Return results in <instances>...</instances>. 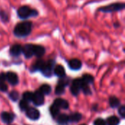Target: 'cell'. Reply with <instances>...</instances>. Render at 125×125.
I'll use <instances>...</instances> for the list:
<instances>
[{"mask_svg":"<svg viewBox=\"0 0 125 125\" xmlns=\"http://www.w3.org/2000/svg\"><path fill=\"white\" fill-rule=\"evenodd\" d=\"M22 53L26 58L31 57L33 54V45L31 44H26L22 48Z\"/></svg>","mask_w":125,"mask_h":125,"instance_id":"7","label":"cell"},{"mask_svg":"<svg viewBox=\"0 0 125 125\" xmlns=\"http://www.w3.org/2000/svg\"><path fill=\"white\" fill-rule=\"evenodd\" d=\"M94 125H106L105 122L102 119H97L95 120V122H94Z\"/></svg>","mask_w":125,"mask_h":125,"instance_id":"28","label":"cell"},{"mask_svg":"<svg viewBox=\"0 0 125 125\" xmlns=\"http://www.w3.org/2000/svg\"><path fill=\"white\" fill-rule=\"evenodd\" d=\"M45 48L41 45H33V54L37 57H41L45 53Z\"/></svg>","mask_w":125,"mask_h":125,"instance_id":"11","label":"cell"},{"mask_svg":"<svg viewBox=\"0 0 125 125\" xmlns=\"http://www.w3.org/2000/svg\"><path fill=\"white\" fill-rule=\"evenodd\" d=\"M69 66L73 70H79L81 67L82 64L80 60L77 59H73L69 62Z\"/></svg>","mask_w":125,"mask_h":125,"instance_id":"12","label":"cell"},{"mask_svg":"<svg viewBox=\"0 0 125 125\" xmlns=\"http://www.w3.org/2000/svg\"><path fill=\"white\" fill-rule=\"evenodd\" d=\"M6 80V75L3 73H0V81L1 82H4Z\"/></svg>","mask_w":125,"mask_h":125,"instance_id":"31","label":"cell"},{"mask_svg":"<svg viewBox=\"0 0 125 125\" xmlns=\"http://www.w3.org/2000/svg\"><path fill=\"white\" fill-rule=\"evenodd\" d=\"M82 118V116L81 114L78 113H75L73 114H72L70 116H69V121L71 122H77L78 121H80Z\"/></svg>","mask_w":125,"mask_h":125,"instance_id":"21","label":"cell"},{"mask_svg":"<svg viewBox=\"0 0 125 125\" xmlns=\"http://www.w3.org/2000/svg\"><path fill=\"white\" fill-rule=\"evenodd\" d=\"M81 80L83 81V83H86V84H89V83H91L93 82L94 81V78L91 75H88V74H86V75H83Z\"/></svg>","mask_w":125,"mask_h":125,"instance_id":"22","label":"cell"},{"mask_svg":"<svg viewBox=\"0 0 125 125\" xmlns=\"http://www.w3.org/2000/svg\"><path fill=\"white\" fill-rule=\"evenodd\" d=\"M45 65V62L42 60H38L37 62H36V63L34 65V68L35 70H39L42 71V70L44 69Z\"/></svg>","mask_w":125,"mask_h":125,"instance_id":"19","label":"cell"},{"mask_svg":"<svg viewBox=\"0 0 125 125\" xmlns=\"http://www.w3.org/2000/svg\"><path fill=\"white\" fill-rule=\"evenodd\" d=\"M124 8H125L124 3H114V4H111L108 6H105V7L101 8L100 10L105 12H111L119 11V10H123Z\"/></svg>","mask_w":125,"mask_h":125,"instance_id":"3","label":"cell"},{"mask_svg":"<svg viewBox=\"0 0 125 125\" xmlns=\"http://www.w3.org/2000/svg\"><path fill=\"white\" fill-rule=\"evenodd\" d=\"M37 12L34 10H32L28 6H23L18 10V15L20 18L26 19L31 15H36Z\"/></svg>","mask_w":125,"mask_h":125,"instance_id":"2","label":"cell"},{"mask_svg":"<svg viewBox=\"0 0 125 125\" xmlns=\"http://www.w3.org/2000/svg\"><path fill=\"white\" fill-rule=\"evenodd\" d=\"M6 79L12 85H16L18 83V75L15 73H12V72H8L6 74Z\"/></svg>","mask_w":125,"mask_h":125,"instance_id":"8","label":"cell"},{"mask_svg":"<svg viewBox=\"0 0 125 125\" xmlns=\"http://www.w3.org/2000/svg\"><path fill=\"white\" fill-rule=\"evenodd\" d=\"M119 123V119L118 117L115 116H112L108 118L107 124L108 125H118Z\"/></svg>","mask_w":125,"mask_h":125,"instance_id":"16","label":"cell"},{"mask_svg":"<svg viewBox=\"0 0 125 125\" xmlns=\"http://www.w3.org/2000/svg\"><path fill=\"white\" fill-rule=\"evenodd\" d=\"M34 105L39 106L42 105L44 103V94H42L40 91H37L33 94V98L31 100Z\"/></svg>","mask_w":125,"mask_h":125,"instance_id":"5","label":"cell"},{"mask_svg":"<svg viewBox=\"0 0 125 125\" xmlns=\"http://www.w3.org/2000/svg\"><path fill=\"white\" fill-rule=\"evenodd\" d=\"M50 111H51V114L53 116H56L59 114V108L57 106H56L55 105H53L51 107Z\"/></svg>","mask_w":125,"mask_h":125,"instance_id":"24","label":"cell"},{"mask_svg":"<svg viewBox=\"0 0 125 125\" xmlns=\"http://www.w3.org/2000/svg\"><path fill=\"white\" fill-rule=\"evenodd\" d=\"M42 94H48L51 91V88L49 85L48 84H44L42 85L40 88V90H39Z\"/></svg>","mask_w":125,"mask_h":125,"instance_id":"18","label":"cell"},{"mask_svg":"<svg viewBox=\"0 0 125 125\" xmlns=\"http://www.w3.org/2000/svg\"><path fill=\"white\" fill-rule=\"evenodd\" d=\"M109 103H110V105L112 107V108H116L120 104V101L118 98H116V97H111L110 98V100H109Z\"/></svg>","mask_w":125,"mask_h":125,"instance_id":"20","label":"cell"},{"mask_svg":"<svg viewBox=\"0 0 125 125\" xmlns=\"http://www.w3.org/2000/svg\"><path fill=\"white\" fill-rule=\"evenodd\" d=\"M1 119L2 121L6 123V124H10L12 122L13 119H14V116H12V114L8 113V112H3L1 113Z\"/></svg>","mask_w":125,"mask_h":125,"instance_id":"13","label":"cell"},{"mask_svg":"<svg viewBox=\"0 0 125 125\" xmlns=\"http://www.w3.org/2000/svg\"><path fill=\"white\" fill-rule=\"evenodd\" d=\"M69 121V116H67L66 114H59L57 118V122L59 124H66Z\"/></svg>","mask_w":125,"mask_h":125,"instance_id":"17","label":"cell"},{"mask_svg":"<svg viewBox=\"0 0 125 125\" xmlns=\"http://www.w3.org/2000/svg\"><path fill=\"white\" fill-rule=\"evenodd\" d=\"M26 116L31 120H37L40 117V112L34 108H29L26 110Z\"/></svg>","mask_w":125,"mask_h":125,"instance_id":"6","label":"cell"},{"mask_svg":"<svg viewBox=\"0 0 125 125\" xmlns=\"http://www.w3.org/2000/svg\"><path fill=\"white\" fill-rule=\"evenodd\" d=\"M7 86L5 83H4L3 82H1L0 81V91H2V92H5L7 91Z\"/></svg>","mask_w":125,"mask_h":125,"instance_id":"29","label":"cell"},{"mask_svg":"<svg viewBox=\"0 0 125 125\" xmlns=\"http://www.w3.org/2000/svg\"><path fill=\"white\" fill-rule=\"evenodd\" d=\"M19 106L21 108V109L22 111H26L29 108V103L28 101L25 100H21L20 103H19Z\"/></svg>","mask_w":125,"mask_h":125,"instance_id":"26","label":"cell"},{"mask_svg":"<svg viewBox=\"0 0 125 125\" xmlns=\"http://www.w3.org/2000/svg\"><path fill=\"white\" fill-rule=\"evenodd\" d=\"M54 73L59 77H63L65 75L64 68L62 65H56L54 68Z\"/></svg>","mask_w":125,"mask_h":125,"instance_id":"15","label":"cell"},{"mask_svg":"<svg viewBox=\"0 0 125 125\" xmlns=\"http://www.w3.org/2000/svg\"><path fill=\"white\" fill-rule=\"evenodd\" d=\"M53 105H55L56 106H57L59 108H63V109H67L69 108V103L67 100H63V99H56Z\"/></svg>","mask_w":125,"mask_h":125,"instance_id":"9","label":"cell"},{"mask_svg":"<svg viewBox=\"0 0 125 125\" xmlns=\"http://www.w3.org/2000/svg\"><path fill=\"white\" fill-rule=\"evenodd\" d=\"M64 86L65 85L63 83H59V85L56 88V91H55L56 94H62V93H64Z\"/></svg>","mask_w":125,"mask_h":125,"instance_id":"23","label":"cell"},{"mask_svg":"<svg viewBox=\"0 0 125 125\" xmlns=\"http://www.w3.org/2000/svg\"><path fill=\"white\" fill-rule=\"evenodd\" d=\"M83 83V82L81 79H75L73 81V85L70 87V91L73 95L76 96L78 94L79 90H80V89H81Z\"/></svg>","mask_w":125,"mask_h":125,"instance_id":"4","label":"cell"},{"mask_svg":"<svg viewBox=\"0 0 125 125\" xmlns=\"http://www.w3.org/2000/svg\"></svg>","mask_w":125,"mask_h":125,"instance_id":"32","label":"cell"},{"mask_svg":"<svg viewBox=\"0 0 125 125\" xmlns=\"http://www.w3.org/2000/svg\"><path fill=\"white\" fill-rule=\"evenodd\" d=\"M119 114L122 116V117H125V106H122L119 109Z\"/></svg>","mask_w":125,"mask_h":125,"instance_id":"30","label":"cell"},{"mask_svg":"<svg viewBox=\"0 0 125 125\" xmlns=\"http://www.w3.org/2000/svg\"><path fill=\"white\" fill-rule=\"evenodd\" d=\"M23 100H26V101H31L32 98H33V93L30 92H26L23 94Z\"/></svg>","mask_w":125,"mask_h":125,"instance_id":"25","label":"cell"},{"mask_svg":"<svg viewBox=\"0 0 125 125\" xmlns=\"http://www.w3.org/2000/svg\"><path fill=\"white\" fill-rule=\"evenodd\" d=\"M32 24L29 21H25L18 23L14 29V34L17 37H25L30 34Z\"/></svg>","mask_w":125,"mask_h":125,"instance_id":"1","label":"cell"},{"mask_svg":"<svg viewBox=\"0 0 125 125\" xmlns=\"http://www.w3.org/2000/svg\"><path fill=\"white\" fill-rule=\"evenodd\" d=\"M10 54L14 56H18L22 53V47L19 44H15L10 48Z\"/></svg>","mask_w":125,"mask_h":125,"instance_id":"10","label":"cell"},{"mask_svg":"<svg viewBox=\"0 0 125 125\" xmlns=\"http://www.w3.org/2000/svg\"><path fill=\"white\" fill-rule=\"evenodd\" d=\"M10 97L12 101H17L19 97V94L16 91H12L10 93Z\"/></svg>","mask_w":125,"mask_h":125,"instance_id":"27","label":"cell"},{"mask_svg":"<svg viewBox=\"0 0 125 125\" xmlns=\"http://www.w3.org/2000/svg\"><path fill=\"white\" fill-rule=\"evenodd\" d=\"M53 62L52 61H49L48 63H45V67L42 70V73L46 75V76H49L51 75V70L53 68Z\"/></svg>","mask_w":125,"mask_h":125,"instance_id":"14","label":"cell"}]
</instances>
